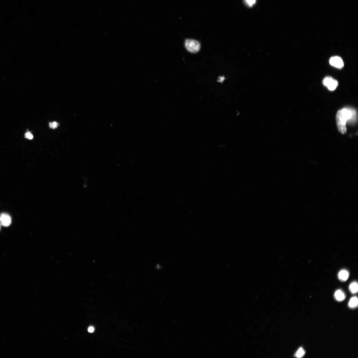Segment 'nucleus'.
Wrapping results in <instances>:
<instances>
[{
	"label": "nucleus",
	"instance_id": "obj_1",
	"mask_svg": "<svg viewBox=\"0 0 358 358\" xmlns=\"http://www.w3.org/2000/svg\"><path fill=\"white\" fill-rule=\"evenodd\" d=\"M357 118L356 111L355 109L345 107L339 111L336 116V120L339 131L343 134L346 133L347 123H355Z\"/></svg>",
	"mask_w": 358,
	"mask_h": 358
},
{
	"label": "nucleus",
	"instance_id": "obj_2",
	"mask_svg": "<svg viewBox=\"0 0 358 358\" xmlns=\"http://www.w3.org/2000/svg\"><path fill=\"white\" fill-rule=\"evenodd\" d=\"M185 46L187 50L192 53L198 52L200 49L199 42L191 39H188L185 41Z\"/></svg>",
	"mask_w": 358,
	"mask_h": 358
},
{
	"label": "nucleus",
	"instance_id": "obj_3",
	"mask_svg": "<svg viewBox=\"0 0 358 358\" xmlns=\"http://www.w3.org/2000/svg\"><path fill=\"white\" fill-rule=\"evenodd\" d=\"M323 83L330 91H334L337 88L338 81L331 77H326L324 78Z\"/></svg>",
	"mask_w": 358,
	"mask_h": 358
},
{
	"label": "nucleus",
	"instance_id": "obj_4",
	"mask_svg": "<svg viewBox=\"0 0 358 358\" xmlns=\"http://www.w3.org/2000/svg\"><path fill=\"white\" fill-rule=\"evenodd\" d=\"M11 223V218L9 215L6 213H2L0 215V224L4 227L9 226Z\"/></svg>",
	"mask_w": 358,
	"mask_h": 358
},
{
	"label": "nucleus",
	"instance_id": "obj_5",
	"mask_svg": "<svg viewBox=\"0 0 358 358\" xmlns=\"http://www.w3.org/2000/svg\"><path fill=\"white\" fill-rule=\"evenodd\" d=\"M329 62L331 66L338 68H341L344 66L342 58L337 56L332 57L330 59Z\"/></svg>",
	"mask_w": 358,
	"mask_h": 358
},
{
	"label": "nucleus",
	"instance_id": "obj_6",
	"mask_svg": "<svg viewBox=\"0 0 358 358\" xmlns=\"http://www.w3.org/2000/svg\"><path fill=\"white\" fill-rule=\"evenodd\" d=\"M335 299L338 301H342L346 298L344 293L341 290H339L336 291L334 294Z\"/></svg>",
	"mask_w": 358,
	"mask_h": 358
},
{
	"label": "nucleus",
	"instance_id": "obj_7",
	"mask_svg": "<svg viewBox=\"0 0 358 358\" xmlns=\"http://www.w3.org/2000/svg\"><path fill=\"white\" fill-rule=\"evenodd\" d=\"M349 274L348 271L345 270L340 271L338 275L339 279L340 281H345L348 278Z\"/></svg>",
	"mask_w": 358,
	"mask_h": 358
},
{
	"label": "nucleus",
	"instance_id": "obj_8",
	"mask_svg": "<svg viewBox=\"0 0 358 358\" xmlns=\"http://www.w3.org/2000/svg\"><path fill=\"white\" fill-rule=\"evenodd\" d=\"M358 304V299L357 297L355 296L352 297L350 301H349L348 305L349 308H354L357 307Z\"/></svg>",
	"mask_w": 358,
	"mask_h": 358
},
{
	"label": "nucleus",
	"instance_id": "obj_9",
	"mask_svg": "<svg viewBox=\"0 0 358 358\" xmlns=\"http://www.w3.org/2000/svg\"><path fill=\"white\" fill-rule=\"evenodd\" d=\"M349 290L352 294H356L358 290V284L356 282L352 283L349 286Z\"/></svg>",
	"mask_w": 358,
	"mask_h": 358
},
{
	"label": "nucleus",
	"instance_id": "obj_10",
	"mask_svg": "<svg viewBox=\"0 0 358 358\" xmlns=\"http://www.w3.org/2000/svg\"><path fill=\"white\" fill-rule=\"evenodd\" d=\"M305 354V352L303 348H300L296 352L295 355V356L297 358H301L304 356Z\"/></svg>",
	"mask_w": 358,
	"mask_h": 358
},
{
	"label": "nucleus",
	"instance_id": "obj_11",
	"mask_svg": "<svg viewBox=\"0 0 358 358\" xmlns=\"http://www.w3.org/2000/svg\"><path fill=\"white\" fill-rule=\"evenodd\" d=\"M58 123L57 122H54L52 123H49V127L51 128L54 129L58 127Z\"/></svg>",
	"mask_w": 358,
	"mask_h": 358
},
{
	"label": "nucleus",
	"instance_id": "obj_12",
	"mask_svg": "<svg viewBox=\"0 0 358 358\" xmlns=\"http://www.w3.org/2000/svg\"><path fill=\"white\" fill-rule=\"evenodd\" d=\"M25 137L26 139H28L29 140H32L33 139V136L32 134L30 132H28L26 133L25 134Z\"/></svg>",
	"mask_w": 358,
	"mask_h": 358
},
{
	"label": "nucleus",
	"instance_id": "obj_13",
	"mask_svg": "<svg viewBox=\"0 0 358 358\" xmlns=\"http://www.w3.org/2000/svg\"><path fill=\"white\" fill-rule=\"evenodd\" d=\"M245 1L250 6H252L256 2V0H245Z\"/></svg>",
	"mask_w": 358,
	"mask_h": 358
},
{
	"label": "nucleus",
	"instance_id": "obj_14",
	"mask_svg": "<svg viewBox=\"0 0 358 358\" xmlns=\"http://www.w3.org/2000/svg\"><path fill=\"white\" fill-rule=\"evenodd\" d=\"M94 329L92 327H90L88 329V332L90 333H93L94 331Z\"/></svg>",
	"mask_w": 358,
	"mask_h": 358
},
{
	"label": "nucleus",
	"instance_id": "obj_15",
	"mask_svg": "<svg viewBox=\"0 0 358 358\" xmlns=\"http://www.w3.org/2000/svg\"><path fill=\"white\" fill-rule=\"evenodd\" d=\"M225 77H219V80L218 81L219 82H222L223 81V80H225Z\"/></svg>",
	"mask_w": 358,
	"mask_h": 358
},
{
	"label": "nucleus",
	"instance_id": "obj_16",
	"mask_svg": "<svg viewBox=\"0 0 358 358\" xmlns=\"http://www.w3.org/2000/svg\"><path fill=\"white\" fill-rule=\"evenodd\" d=\"M1 224H0V230H1Z\"/></svg>",
	"mask_w": 358,
	"mask_h": 358
}]
</instances>
